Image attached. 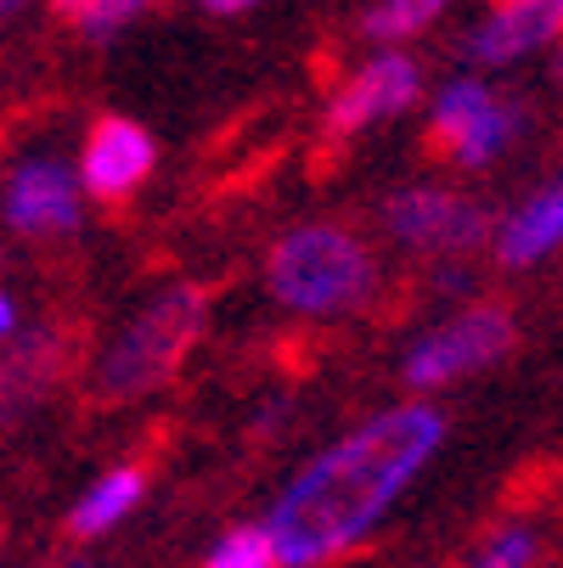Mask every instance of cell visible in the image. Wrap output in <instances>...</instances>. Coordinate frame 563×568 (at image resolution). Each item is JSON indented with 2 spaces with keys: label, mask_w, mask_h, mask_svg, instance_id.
Instances as JSON below:
<instances>
[{
  "label": "cell",
  "mask_w": 563,
  "mask_h": 568,
  "mask_svg": "<svg viewBox=\"0 0 563 568\" xmlns=\"http://www.w3.org/2000/svg\"><path fill=\"white\" fill-rule=\"evenodd\" d=\"M440 434V412L400 405V412H383L350 439H339L321 462H310V473H299V484L277 501L265 524L277 568H315L333 551L355 546L383 518V507L412 484V473L434 456Z\"/></svg>",
  "instance_id": "obj_1"
},
{
  "label": "cell",
  "mask_w": 563,
  "mask_h": 568,
  "mask_svg": "<svg viewBox=\"0 0 563 568\" xmlns=\"http://www.w3.org/2000/svg\"><path fill=\"white\" fill-rule=\"evenodd\" d=\"M372 282H378L372 254L339 225H299L293 236L277 242V254H271L277 298L304 310V315L355 310L372 293Z\"/></svg>",
  "instance_id": "obj_2"
},
{
  "label": "cell",
  "mask_w": 563,
  "mask_h": 568,
  "mask_svg": "<svg viewBox=\"0 0 563 568\" xmlns=\"http://www.w3.org/2000/svg\"><path fill=\"white\" fill-rule=\"evenodd\" d=\"M203 315H209V293L203 287H175V293L158 298L135 327L108 349L102 377H97L102 399H135V394L164 383L181 366V355L192 349Z\"/></svg>",
  "instance_id": "obj_3"
},
{
  "label": "cell",
  "mask_w": 563,
  "mask_h": 568,
  "mask_svg": "<svg viewBox=\"0 0 563 568\" xmlns=\"http://www.w3.org/2000/svg\"><path fill=\"white\" fill-rule=\"evenodd\" d=\"M513 349V315L507 304H473L462 310L445 333L423 338L406 361V383L418 388H434V383H451L462 372H479V366H491Z\"/></svg>",
  "instance_id": "obj_4"
},
{
  "label": "cell",
  "mask_w": 563,
  "mask_h": 568,
  "mask_svg": "<svg viewBox=\"0 0 563 568\" xmlns=\"http://www.w3.org/2000/svg\"><path fill=\"white\" fill-rule=\"evenodd\" d=\"M389 231L400 242H412V248L462 254V248H479L491 236V214L468 197H451V192H400L389 203Z\"/></svg>",
  "instance_id": "obj_5"
},
{
  "label": "cell",
  "mask_w": 563,
  "mask_h": 568,
  "mask_svg": "<svg viewBox=\"0 0 563 568\" xmlns=\"http://www.w3.org/2000/svg\"><path fill=\"white\" fill-rule=\"evenodd\" d=\"M152 170V135L130 119H97L91 141H86V186L97 197H124L147 181Z\"/></svg>",
  "instance_id": "obj_6"
},
{
  "label": "cell",
  "mask_w": 563,
  "mask_h": 568,
  "mask_svg": "<svg viewBox=\"0 0 563 568\" xmlns=\"http://www.w3.org/2000/svg\"><path fill=\"white\" fill-rule=\"evenodd\" d=\"M412 97H418V62H412V57H378L372 68L355 73V85L339 97L333 130H339V135H344V130H361V124H372V119H383V113H400Z\"/></svg>",
  "instance_id": "obj_7"
},
{
  "label": "cell",
  "mask_w": 563,
  "mask_h": 568,
  "mask_svg": "<svg viewBox=\"0 0 563 568\" xmlns=\"http://www.w3.org/2000/svg\"><path fill=\"white\" fill-rule=\"evenodd\" d=\"M7 220L18 231H68L79 220V192L62 164H23L7 192Z\"/></svg>",
  "instance_id": "obj_8"
},
{
  "label": "cell",
  "mask_w": 563,
  "mask_h": 568,
  "mask_svg": "<svg viewBox=\"0 0 563 568\" xmlns=\"http://www.w3.org/2000/svg\"><path fill=\"white\" fill-rule=\"evenodd\" d=\"M62 372H68V338L62 333L23 338L7 355V366H0V412H23V405H34Z\"/></svg>",
  "instance_id": "obj_9"
},
{
  "label": "cell",
  "mask_w": 563,
  "mask_h": 568,
  "mask_svg": "<svg viewBox=\"0 0 563 568\" xmlns=\"http://www.w3.org/2000/svg\"><path fill=\"white\" fill-rule=\"evenodd\" d=\"M557 34V0H541V7H513L502 18H491L468 40V57L473 62H513L524 57L530 45H546Z\"/></svg>",
  "instance_id": "obj_10"
},
{
  "label": "cell",
  "mask_w": 563,
  "mask_h": 568,
  "mask_svg": "<svg viewBox=\"0 0 563 568\" xmlns=\"http://www.w3.org/2000/svg\"><path fill=\"white\" fill-rule=\"evenodd\" d=\"M557 225H563V197H557V186H546L535 203H524V209L507 220V231H502V260H507V265H535L541 254H552Z\"/></svg>",
  "instance_id": "obj_11"
},
{
  "label": "cell",
  "mask_w": 563,
  "mask_h": 568,
  "mask_svg": "<svg viewBox=\"0 0 563 568\" xmlns=\"http://www.w3.org/2000/svg\"><path fill=\"white\" fill-rule=\"evenodd\" d=\"M141 490H147V473H141V467H119V473H108L97 490L73 507L68 535H79V540H86V535H102L108 524H119V518L141 501Z\"/></svg>",
  "instance_id": "obj_12"
},
{
  "label": "cell",
  "mask_w": 563,
  "mask_h": 568,
  "mask_svg": "<svg viewBox=\"0 0 563 568\" xmlns=\"http://www.w3.org/2000/svg\"><path fill=\"white\" fill-rule=\"evenodd\" d=\"M519 130V113L507 108V102H485L473 119H468V130L456 135V146H451V158L456 164H485V158H496L502 146H507V135Z\"/></svg>",
  "instance_id": "obj_13"
},
{
  "label": "cell",
  "mask_w": 563,
  "mask_h": 568,
  "mask_svg": "<svg viewBox=\"0 0 563 568\" xmlns=\"http://www.w3.org/2000/svg\"><path fill=\"white\" fill-rule=\"evenodd\" d=\"M491 102V91H479V85H451L445 97H440V108H434V124H429V146L434 152H451L456 146V135L468 130V119Z\"/></svg>",
  "instance_id": "obj_14"
},
{
  "label": "cell",
  "mask_w": 563,
  "mask_h": 568,
  "mask_svg": "<svg viewBox=\"0 0 563 568\" xmlns=\"http://www.w3.org/2000/svg\"><path fill=\"white\" fill-rule=\"evenodd\" d=\"M434 12H445V0H383V7L366 18L372 40H400V34H418Z\"/></svg>",
  "instance_id": "obj_15"
},
{
  "label": "cell",
  "mask_w": 563,
  "mask_h": 568,
  "mask_svg": "<svg viewBox=\"0 0 563 568\" xmlns=\"http://www.w3.org/2000/svg\"><path fill=\"white\" fill-rule=\"evenodd\" d=\"M203 568H277V551H271L265 529H231Z\"/></svg>",
  "instance_id": "obj_16"
},
{
  "label": "cell",
  "mask_w": 563,
  "mask_h": 568,
  "mask_svg": "<svg viewBox=\"0 0 563 568\" xmlns=\"http://www.w3.org/2000/svg\"><path fill=\"white\" fill-rule=\"evenodd\" d=\"M530 562H535V540L524 529H507V535H496L485 551H479L473 568H530Z\"/></svg>",
  "instance_id": "obj_17"
},
{
  "label": "cell",
  "mask_w": 563,
  "mask_h": 568,
  "mask_svg": "<svg viewBox=\"0 0 563 568\" xmlns=\"http://www.w3.org/2000/svg\"><path fill=\"white\" fill-rule=\"evenodd\" d=\"M152 0H97L91 7V18H86V29L91 34H108V29H119V23H130L135 12H147Z\"/></svg>",
  "instance_id": "obj_18"
},
{
  "label": "cell",
  "mask_w": 563,
  "mask_h": 568,
  "mask_svg": "<svg viewBox=\"0 0 563 568\" xmlns=\"http://www.w3.org/2000/svg\"><path fill=\"white\" fill-rule=\"evenodd\" d=\"M51 7H57L62 18H73V23H86V18H91V7H97V0H51Z\"/></svg>",
  "instance_id": "obj_19"
},
{
  "label": "cell",
  "mask_w": 563,
  "mask_h": 568,
  "mask_svg": "<svg viewBox=\"0 0 563 568\" xmlns=\"http://www.w3.org/2000/svg\"><path fill=\"white\" fill-rule=\"evenodd\" d=\"M209 12H243V7H254V0H203Z\"/></svg>",
  "instance_id": "obj_20"
},
{
  "label": "cell",
  "mask_w": 563,
  "mask_h": 568,
  "mask_svg": "<svg viewBox=\"0 0 563 568\" xmlns=\"http://www.w3.org/2000/svg\"><path fill=\"white\" fill-rule=\"evenodd\" d=\"M23 7H29V0H0V23H7L12 12H23Z\"/></svg>",
  "instance_id": "obj_21"
},
{
  "label": "cell",
  "mask_w": 563,
  "mask_h": 568,
  "mask_svg": "<svg viewBox=\"0 0 563 568\" xmlns=\"http://www.w3.org/2000/svg\"><path fill=\"white\" fill-rule=\"evenodd\" d=\"M7 327H12V304H7V298H0V333H7Z\"/></svg>",
  "instance_id": "obj_22"
},
{
  "label": "cell",
  "mask_w": 563,
  "mask_h": 568,
  "mask_svg": "<svg viewBox=\"0 0 563 568\" xmlns=\"http://www.w3.org/2000/svg\"><path fill=\"white\" fill-rule=\"evenodd\" d=\"M502 7H541V0H502Z\"/></svg>",
  "instance_id": "obj_23"
},
{
  "label": "cell",
  "mask_w": 563,
  "mask_h": 568,
  "mask_svg": "<svg viewBox=\"0 0 563 568\" xmlns=\"http://www.w3.org/2000/svg\"><path fill=\"white\" fill-rule=\"evenodd\" d=\"M0 535H7V529H0Z\"/></svg>",
  "instance_id": "obj_24"
}]
</instances>
